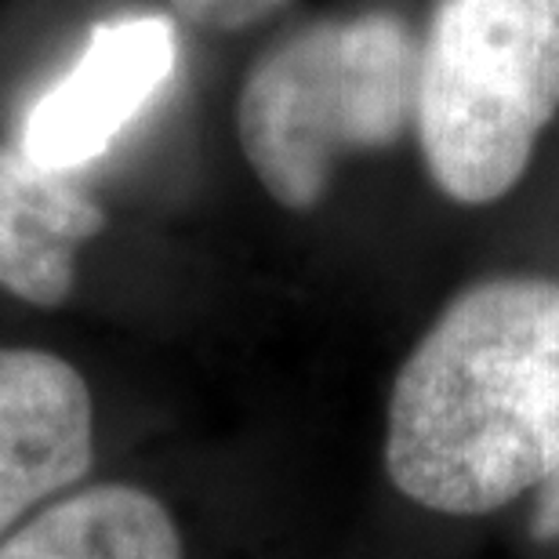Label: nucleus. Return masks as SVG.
<instances>
[{
  "instance_id": "obj_5",
  "label": "nucleus",
  "mask_w": 559,
  "mask_h": 559,
  "mask_svg": "<svg viewBox=\"0 0 559 559\" xmlns=\"http://www.w3.org/2000/svg\"><path fill=\"white\" fill-rule=\"evenodd\" d=\"M95 465V404L84 374L44 349L0 345V538L81 487Z\"/></svg>"
},
{
  "instance_id": "obj_7",
  "label": "nucleus",
  "mask_w": 559,
  "mask_h": 559,
  "mask_svg": "<svg viewBox=\"0 0 559 559\" xmlns=\"http://www.w3.org/2000/svg\"><path fill=\"white\" fill-rule=\"evenodd\" d=\"M0 559H186L164 501L135 484H87L0 538Z\"/></svg>"
},
{
  "instance_id": "obj_1",
  "label": "nucleus",
  "mask_w": 559,
  "mask_h": 559,
  "mask_svg": "<svg viewBox=\"0 0 559 559\" xmlns=\"http://www.w3.org/2000/svg\"><path fill=\"white\" fill-rule=\"evenodd\" d=\"M559 465V280L495 276L447 306L400 367L385 473L443 516H484Z\"/></svg>"
},
{
  "instance_id": "obj_3",
  "label": "nucleus",
  "mask_w": 559,
  "mask_h": 559,
  "mask_svg": "<svg viewBox=\"0 0 559 559\" xmlns=\"http://www.w3.org/2000/svg\"><path fill=\"white\" fill-rule=\"evenodd\" d=\"M559 114V0H440L418 51L415 131L443 197L484 207Z\"/></svg>"
},
{
  "instance_id": "obj_2",
  "label": "nucleus",
  "mask_w": 559,
  "mask_h": 559,
  "mask_svg": "<svg viewBox=\"0 0 559 559\" xmlns=\"http://www.w3.org/2000/svg\"><path fill=\"white\" fill-rule=\"evenodd\" d=\"M421 40L389 8L306 22L243 76L237 135L280 207L312 211L342 160L393 150L415 128Z\"/></svg>"
},
{
  "instance_id": "obj_8",
  "label": "nucleus",
  "mask_w": 559,
  "mask_h": 559,
  "mask_svg": "<svg viewBox=\"0 0 559 559\" xmlns=\"http://www.w3.org/2000/svg\"><path fill=\"white\" fill-rule=\"evenodd\" d=\"M171 11L189 26L200 29H248L254 22L270 19L287 0H167Z\"/></svg>"
},
{
  "instance_id": "obj_6",
  "label": "nucleus",
  "mask_w": 559,
  "mask_h": 559,
  "mask_svg": "<svg viewBox=\"0 0 559 559\" xmlns=\"http://www.w3.org/2000/svg\"><path fill=\"white\" fill-rule=\"evenodd\" d=\"M106 229V211L66 171L0 145V287L59 309L73 295L81 251Z\"/></svg>"
},
{
  "instance_id": "obj_4",
  "label": "nucleus",
  "mask_w": 559,
  "mask_h": 559,
  "mask_svg": "<svg viewBox=\"0 0 559 559\" xmlns=\"http://www.w3.org/2000/svg\"><path fill=\"white\" fill-rule=\"evenodd\" d=\"M178 51L167 15L98 22L76 62L29 106L19 150L51 171L92 164L171 84Z\"/></svg>"
},
{
  "instance_id": "obj_9",
  "label": "nucleus",
  "mask_w": 559,
  "mask_h": 559,
  "mask_svg": "<svg viewBox=\"0 0 559 559\" xmlns=\"http://www.w3.org/2000/svg\"><path fill=\"white\" fill-rule=\"evenodd\" d=\"M534 538L559 542V465L538 487V506H534Z\"/></svg>"
}]
</instances>
